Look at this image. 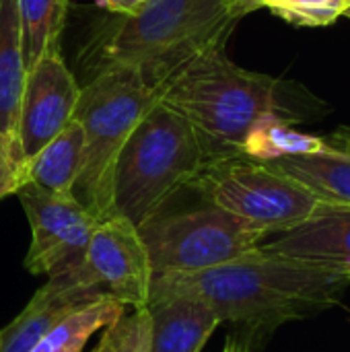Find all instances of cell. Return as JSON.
<instances>
[{"mask_svg":"<svg viewBox=\"0 0 350 352\" xmlns=\"http://www.w3.org/2000/svg\"><path fill=\"white\" fill-rule=\"evenodd\" d=\"M153 93L159 103L192 124L212 159L239 153L248 132L262 118L278 116L301 124L328 111L305 87L237 66L225 45L194 54L167 72Z\"/></svg>","mask_w":350,"mask_h":352,"instance_id":"cell-1","label":"cell"},{"mask_svg":"<svg viewBox=\"0 0 350 352\" xmlns=\"http://www.w3.org/2000/svg\"><path fill=\"white\" fill-rule=\"evenodd\" d=\"M350 276L287 260L260 245L223 266L196 274L155 276L151 299L192 297L208 305L221 324H233L248 338L266 336L278 326L305 320L340 305Z\"/></svg>","mask_w":350,"mask_h":352,"instance_id":"cell-2","label":"cell"},{"mask_svg":"<svg viewBox=\"0 0 350 352\" xmlns=\"http://www.w3.org/2000/svg\"><path fill=\"white\" fill-rule=\"evenodd\" d=\"M243 14L229 0H146L132 14H118L99 37L101 66L140 72L153 89L194 54L227 45Z\"/></svg>","mask_w":350,"mask_h":352,"instance_id":"cell-3","label":"cell"},{"mask_svg":"<svg viewBox=\"0 0 350 352\" xmlns=\"http://www.w3.org/2000/svg\"><path fill=\"white\" fill-rule=\"evenodd\" d=\"M210 159L192 124L155 99L116 161V214L128 219L134 227H142L165 210L182 188L192 186Z\"/></svg>","mask_w":350,"mask_h":352,"instance_id":"cell-4","label":"cell"},{"mask_svg":"<svg viewBox=\"0 0 350 352\" xmlns=\"http://www.w3.org/2000/svg\"><path fill=\"white\" fill-rule=\"evenodd\" d=\"M153 103L155 93L140 72L124 66H103L80 87L74 120L83 128V165L72 194L99 221L116 214V161Z\"/></svg>","mask_w":350,"mask_h":352,"instance_id":"cell-5","label":"cell"},{"mask_svg":"<svg viewBox=\"0 0 350 352\" xmlns=\"http://www.w3.org/2000/svg\"><path fill=\"white\" fill-rule=\"evenodd\" d=\"M192 188L208 204L254 223L270 235L309 221L330 204L274 165L239 153L210 159Z\"/></svg>","mask_w":350,"mask_h":352,"instance_id":"cell-6","label":"cell"},{"mask_svg":"<svg viewBox=\"0 0 350 352\" xmlns=\"http://www.w3.org/2000/svg\"><path fill=\"white\" fill-rule=\"evenodd\" d=\"M153 274H196L233 262L270 235L215 204L182 212L161 210L138 227Z\"/></svg>","mask_w":350,"mask_h":352,"instance_id":"cell-7","label":"cell"},{"mask_svg":"<svg viewBox=\"0 0 350 352\" xmlns=\"http://www.w3.org/2000/svg\"><path fill=\"white\" fill-rule=\"evenodd\" d=\"M14 196H19L31 227V243L25 256L27 272L56 276L76 268L99 219L74 194H54L31 182Z\"/></svg>","mask_w":350,"mask_h":352,"instance_id":"cell-8","label":"cell"},{"mask_svg":"<svg viewBox=\"0 0 350 352\" xmlns=\"http://www.w3.org/2000/svg\"><path fill=\"white\" fill-rule=\"evenodd\" d=\"M76 272L87 287L116 297L126 307L138 309L151 301L155 274L146 245L138 227L120 214L97 223Z\"/></svg>","mask_w":350,"mask_h":352,"instance_id":"cell-9","label":"cell"},{"mask_svg":"<svg viewBox=\"0 0 350 352\" xmlns=\"http://www.w3.org/2000/svg\"><path fill=\"white\" fill-rule=\"evenodd\" d=\"M78 97L80 85L60 50L45 52L27 70L14 124V136L27 161L70 124Z\"/></svg>","mask_w":350,"mask_h":352,"instance_id":"cell-10","label":"cell"},{"mask_svg":"<svg viewBox=\"0 0 350 352\" xmlns=\"http://www.w3.org/2000/svg\"><path fill=\"white\" fill-rule=\"evenodd\" d=\"M260 250L350 276V206L328 204L278 239L262 243Z\"/></svg>","mask_w":350,"mask_h":352,"instance_id":"cell-11","label":"cell"},{"mask_svg":"<svg viewBox=\"0 0 350 352\" xmlns=\"http://www.w3.org/2000/svg\"><path fill=\"white\" fill-rule=\"evenodd\" d=\"M97 295L101 293L87 287L76 268L50 276L23 311L0 330V352H31L62 316Z\"/></svg>","mask_w":350,"mask_h":352,"instance_id":"cell-12","label":"cell"},{"mask_svg":"<svg viewBox=\"0 0 350 352\" xmlns=\"http://www.w3.org/2000/svg\"><path fill=\"white\" fill-rule=\"evenodd\" d=\"M151 314V352H200L221 326L219 316L192 297H161L146 305Z\"/></svg>","mask_w":350,"mask_h":352,"instance_id":"cell-13","label":"cell"},{"mask_svg":"<svg viewBox=\"0 0 350 352\" xmlns=\"http://www.w3.org/2000/svg\"><path fill=\"white\" fill-rule=\"evenodd\" d=\"M270 165L303 184L324 202L350 206V153L328 144L320 153L276 159Z\"/></svg>","mask_w":350,"mask_h":352,"instance_id":"cell-14","label":"cell"},{"mask_svg":"<svg viewBox=\"0 0 350 352\" xmlns=\"http://www.w3.org/2000/svg\"><path fill=\"white\" fill-rule=\"evenodd\" d=\"M126 314V305L101 293L62 316L31 352H85L87 342Z\"/></svg>","mask_w":350,"mask_h":352,"instance_id":"cell-15","label":"cell"},{"mask_svg":"<svg viewBox=\"0 0 350 352\" xmlns=\"http://www.w3.org/2000/svg\"><path fill=\"white\" fill-rule=\"evenodd\" d=\"M83 165V128L72 118L70 124L43 144L29 161L27 175L29 182L54 192L72 194Z\"/></svg>","mask_w":350,"mask_h":352,"instance_id":"cell-16","label":"cell"},{"mask_svg":"<svg viewBox=\"0 0 350 352\" xmlns=\"http://www.w3.org/2000/svg\"><path fill=\"white\" fill-rule=\"evenodd\" d=\"M25 74L19 0H0V132H14Z\"/></svg>","mask_w":350,"mask_h":352,"instance_id":"cell-17","label":"cell"},{"mask_svg":"<svg viewBox=\"0 0 350 352\" xmlns=\"http://www.w3.org/2000/svg\"><path fill=\"white\" fill-rule=\"evenodd\" d=\"M326 146L328 144L324 136L301 132L295 128V124L278 116H268V118H262L258 124H254L239 153L250 159L270 163V161L285 159V157L314 155V153L324 151Z\"/></svg>","mask_w":350,"mask_h":352,"instance_id":"cell-18","label":"cell"},{"mask_svg":"<svg viewBox=\"0 0 350 352\" xmlns=\"http://www.w3.org/2000/svg\"><path fill=\"white\" fill-rule=\"evenodd\" d=\"M68 0H19L23 62L29 70L45 52L60 50Z\"/></svg>","mask_w":350,"mask_h":352,"instance_id":"cell-19","label":"cell"},{"mask_svg":"<svg viewBox=\"0 0 350 352\" xmlns=\"http://www.w3.org/2000/svg\"><path fill=\"white\" fill-rule=\"evenodd\" d=\"M93 352H151V314L138 307L132 314L120 316L107 328Z\"/></svg>","mask_w":350,"mask_h":352,"instance_id":"cell-20","label":"cell"},{"mask_svg":"<svg viewBox=\"0 0 350 352\" xmlns=\"http://www.w3.org/2000/svg\"><path fill=\"white\" fill-rule=\"evenodd\" d=\"M264 6L297 27H328L344 16L347 0H264Z\"/></svg>","mask_w":350,"mask_h":352,"instance_id":"cell-21","label":"cell"},{"mask_svg":"<svg viewBox=\"0 0 350 352\" xmlns=\"http://www.w3.org/2000/svg\"><path fill=\"white\" fill-rule=\"evenodd\" d=\"M27 182V159L14 132H0V200L17 194Z\"/></svg>","mask_w":350,"mask_h":352,"instance_id":"cell-22","label":"cell"},{"mask_svg":"<svg viewBox=\"0 0 350 352\" xmlns=\"http://www.w3.org/2000/svg\"><path fill=\"white\" fill-rule=\"evenodd\" d=\"M324 140H326V144H330L332 148H338V151L350 153V124L336 128L334 132H330L328 136H324Z\"/></svg>","mask_w":350,"mask_h":352,"instance_id":"cell-23","label":"cell"},{"mask_svg":"<svg viewBox=\"0 0 350 352\" xmlns=\"http://www.w3.org/2000/svg\"><path fill=\"white\" fill-rule=\"evenodd\" d=\"M103 6L116 14H132L136 12L146 0H101Z\"/></svg>","mask_w":350,"mask_h":352,"instance_id":"cell-24","label":"cell"},{"mask_svg":"<svg viewBox=\"0 0 350 352\" xmlns=\"http://www.w3.org/2000/svg\"><path fill=\"white\" fill-rule=\"evenodd\" d=\"M243 16L258 10V8H264V0H229Z\"/></svg>","mask_w":350,"mask_h":352,"instance_id":"cell-25","label":"cell"},{"mask_svg":"<svg viewBox=\"0 0 350 352\" xmlns=\"http://www.w3.org/2000/svg\"><path fill=\"white\" fill-rule=\"evenodd\" d=\"M223 352H252V346H250V340H237L229 336L223 346Z\"/></svg>","mask_w":350,"mask_h":352,"instance_id":"cell-26","label":"cell"},{"mask_svg":"<svg viewBox=\"0 0 350 352\" xmlns=\"http://www.w3.org/2000/svg\"><path fill=\"white\" fill-rule=\"evenodd\" d=\"M344 16L350 19V0H347V10H344Z\"/></svg>","mask_w":350,"mask_h":352,"instance_id":"cell-27","label":"cell"}]
</instances>
